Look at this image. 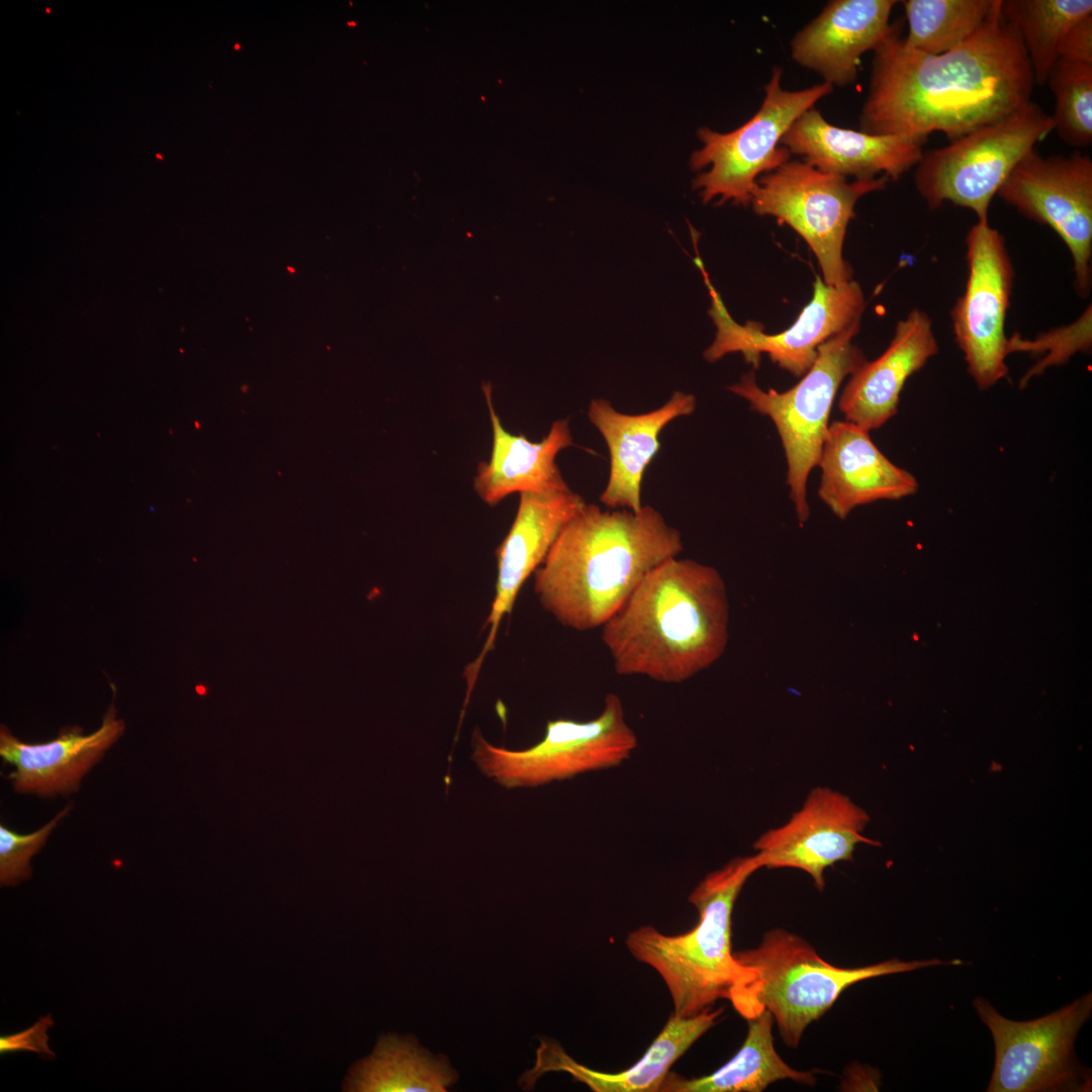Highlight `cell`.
<instances>
[{
  "instance_id": "6da1fadb",
  "label": "cell",
  "mask_w": 1092,
  "mask_h": 1092,
  "mask_svg": "<svg viewBox=\"0 0 1092 1092\" xmlns=\"http://www.w3.org/2000/svg\"><path fill=\"white\" fill-rule=\"evenodd\" d=\"M1033 72L1001 0L981 28L959 47L928 55L907 48L894 28L874 52L861 131L952 142L1031 101Z\"/></svg>"
},
{
  "instance_id": "7a4b0ae2",
  "label": "cell",
  "mask_w": 1092,
  "mask_h": 1092,
  "mask_svg": "<svg viewBox=\"0 0 1092 1092\" xmlns=\"http://www.w3.org/2000/svg\"><path fill=\"white\" fill-rule=\"evenodd\" d=\"M682 547L680 533L650 506L632 512L585 504L534 572V590L563 626L602 628L642 579Z\"/></svg>"
},
{
  "instance_id": "3957f363",
  "label": "cell",
  "mask_w": 1092,
  "mask_h": 1092,
  "mask_svg": "<svg viewBox=\"0 0 1092 1092\" xmlns=\"http://www.w3.org/2000/svg\"><path fill=\"white\" fill-rule=\"evenodd\" d=\"M729 603L712 566L669 558L653 568L602 626L617 674L686 681L718 660L728 642Z\"/></svg>"
},
{
  "instance_id": "277c9868",
  "label": "cell",
  "mask_w": 1092,
  "mask_h": 1092,
  "mask_svg": "<svg viewBox=\"0 0 1092 1092\" xmlns=\"http://www.w3.org/2000/svg\"><path fill=\"white\" fill-rule=\"evenodd\" d=\"M762 867L757 853L735 857L709 873L692 891L689 902L699 912L690 931L666 935L650 925L631 931L626 945L639 962L663 979L672 999V1015L692 1017L710 1011L752 979L731 947L732 912L747 879Z\"/></svg>"
},
{
  "instance_id": "5b68a950",
  "label": "cell",
  "mask_w": 1092,
  "mask_h": 1092,
  "mask_svg": "<svg viewBox=\"0 0 1092 1092\" xmlns=\"http://www.w3.org/2000/svg\"><path fill=\"white\" fill-rule=\"evenodd\" d=\"M733 954L752 972V979L731 994L733 1007L747 1020L767 1010L783 1041L792 1049L799 1045L807 1026L827 1012L848 987L876 977L962 964L960 960L891 959L840 968L823 960L806 939L782 928L765 932L756 947Z\"/></svg>"
},
{
  "instance_id": "8992f818",
  "label": "cell",
  "mask_w": 1092,
  "mask_h": 1092,
  "mask_svg": "<svg viewBox=\"0 0 1092 1092\" xmlns=\"http://www.w3.org/2000/svg\"><path fill=\"white\" fill-rule=\"evenodd\" d=\"M859 329L857 321L821 344L813 365L786 391L761 389L754 371L728 386L775 424L785 451L790 497L801 524L810 514L807 480L818 465L836 393L843 379L867 361L852 343Z\"/></svg>"
},
{
  "instance_id": "52a82bcc",
  "label": "cell",
  "mask_w": 1092,
  "mask_h": 1092,
  "mask_svg": "<svg viewBox=\"0 0 1092 1092\" xmlns=\"http://www.w3.org/2000/svg\"><path fill=\"white\" fill-rule=\"evenodd\" d=\"M1052 130V115L1030 101L942 148L923 152L914 175L916 189L930 209L951 202L972 210L978 220L988 219L1009 174Z\"/></svg>"
},
{
  "instance_id": "ba28073f",
  "label": "cell",
  "mask_w": 1092,
  "mask_h": 1092,
  "mask_svg": "<svg viewBox=\"0 0 1092 1092\" xmlns=\"http://www.w3.org/2000/svg\"><path fill=\"white\" fill-rule=\"evenodd\" d=\"M782 74L780 67L774 68L760 107L745 123L725 133L699 130L703 147L693 153L690 165L694 170L709 167L693 181L704 203L718 198L717 205L732 201L748 206L760 175L790 161L791 153L780 146L790 126L833 90L826 82L785 90Z\"/></svg>"
},
{
  "instance_id": "9c48e42d",
  "label": "cell",
  "mask_w": 1092,
  "mask_h": 1092,
  "mask_svg": "<svg viewBox=\"0 0 1092 1092\" xmlns=\"http://www.w3.org/2000/svg\"><path fill=\"white\" fill-rule=\"evenodd\" d=\"M637 744L621 699L610 693L597 718L548 721L542 740L523 750L494 746L475 730L471 758L505 788H536L616 767L631 757Z\"/></svg>"
},
{
  "instance_id": "30bf717a",
  "label": "cell",
  "mask_w": 1092,
  "mask_h": 1092,
  "mask_svg": "<svg viewBox=\"0 0 1092 1092\" xmlns=\"http://www.w3.org/2000/svg\"><path fill=\"white\" fill-rule=\"evenodd\" d=\"M889 178L848 182L804 161H788L757 179L750 204L757 215H770L799 234L815 255L826 285L837 288L852 280L843 258V243L856 202L885 189Z\"/></svg>"
},
{
  "instance_id": "8fae6325",
  "label": "cell",
  "mask_w": 1092,
  "mask_h": 1092,
  "mask_svg": "<svg viewBox=\"0 0 1092 1092\" xmlns=\"http://www.w3.org/2000/svg\"><path fill=\"white\" fill-rule=\"evenodd\" d=\"M695 265L700 269L708 288L711 316L717 331L713 343L705 350L704 358L714 363L730 353H740L744 361L758 368L760 355L766 354L781 369L802 377L813 365L818 347L857 321L866 307L860 285L851 280L841 287H831L817 276L812 299L788 329L766 334L759 325L736 323L727 310L698 250Z\"/></svg>"
},
{
  "instance_id": "7c38bea8",
  "label": "cell",
  "mask_w": 1092,
  "mask_h": 1092,
  "mask_svg": "<svg viewBox=\"0 0 1092 1092\" xmlns=\"http://www.w3.org/2000/svg\"><path fill=\"white\" fill-rule=\"evenodd\" d=\"M974 1007L995 1043V1066L987 1091L1087 1090L1090 1078L1076 1062L1074 1042L1090 1017L1091 993L1030 1021L1007 1019L984 998H976Z\"/></svg>"
},
{
  "instance_id": "4fadbf2b",
  "label": "cell",
  "mask_w": 1092,
  "mask_h": 1092,
  "mask_svg": "<svg viewBox=\"0 0 1092 1092\" xmlns=\"http://www.w3.org/2000/svg\"><path fill=\"white\" fill-rule=\"evenodd\" d=\"M965 243L968 278L951 308V324L968 372L987 389L1008 374L1005 322L1014 268L1003 235L988 219L977 220Z\"/></svg>"
},
{
  "instance_id": "5bb4252c",
  "label": "cell",
  "mask_w": 1092,
  "mask_h": 1092,
  "mask_svg": "<svg viewBox=\"0 0 1092 1092\" xmlns=\"http://www.w3.org/2000/svg\"><path fill=\"white\" fill-rule=\"evenodd\" d=\"M997 195L1021 215L1050 226L1066 244L1081 298L1092 288V159L1079 152L1044 157L1030 150Z\"/></svg>"
},
{
  "instance_id": "9a60e30c",
  "label": "cell",
  "mask_w": 1092,
  "mask_h": 1092,
  "mask_svg": "<svg viewBox=\"0 0 1092 1092\" xmlns=\"http://www.w3.org/2000/svg\"><path fill=\"white\" fill-rule=\"evenodd\" d=\"M869 815L847 796L827 787L813 789L787 823L754 842L762 867L804 871L823 891L824 871L852 860L858 843L879 845L862 835Z\"/></svg>"
},
{
  "instance_id": "2e32d148",
  "label": "cell",
  "mask_w": 1092,
  "mask_h": 1092,
  "mask_svg": "<svg viewBox=\"0 0 1092 1092\" xmlns=\"http://www.w3.org/2000/svg\"><path fill=\"white\" fill-rule=\"evenodd\" d=\"M585 504L567 483L520 493L515 520L495 551V594L483 626L489 627V633L472 664L470 679L474 680L483 655L493 646L499 623L512 612L523 583L540 567L565 525Z\"/></svg>"
},
{
  "instance_id": "e0dca14e",
  "label": "cell",
  "mask_w": 1092,
  "mask_h": 1092,
  "mask_svg": "<svg viewBox=\"0 0 1092 1092\" xmlns=\"http://www.w3.org/2000/svg\"><path fill=\"white\" fill-rule=\"evenodd\" d=\"M926 141L904 135L871 134L841 128L825 120L815 107L798 117L782 139L791 155L812 167L855 180L882 174L898 180L916 166Z\"/></svg>"
},
{
  "instance_id": "ac0fdd59",
  "label": "cell",
  "mask_w": 1092,
  "mask_h": 1092,
  "mask_svg": "<svg viewBox=\"0 0 1092 1092\" xmlns=\"http://www.w3.org/2000/svg\"><path fill=\"white\" fill-rule=\"evenodd\" d=\"M817 466L818 495L839 519L858 506L901 499L918 488L916 478L891 462L869 431L846 420L829 425Z\"/></svg>"
},
{
  "instance_id": "d6986e66",
  "label": "cell",
  "mask_w": 1092,
  "mask_h": 1092,
  "mask_svg": "<svg viewBox=\"0 0 1092 1092\" xmlns=\"http://www.w3.org/2000/svg\"><path fill=\"white\" fill-rule=\"evenodd\" d=\"M894 0H832L791 41L795 62L820 74L823 82L846 86L857 77L860 58L890 35Z\"/></svg>"
},
{
  "instance_id": "ffe728a7",
  "label": "cell",
  "mask_w": 1092,
  "mask_h": 1092,
  "mask_svg": "<svg viewBox=\"0 0 1092 1092\" xmlns=\"http://www.w3.org/2000/svg\"><path fill=\"white\" fill-rule=\"evenodd\" d=\"M125 724L116 718L111 703L101 726L84 734L77 726L63 728L48 742L26 743L1 725L0 755L14 769L7 776L16 793L46 798L78 791L82 778L123 734Z\"/></svg>"
},
{
  "instance_id": "44dd1931",
  "label": "cell",
  "mask_w": 1092,
  "mask_h": 1092,
  "mask_svg": "<svg viewBox=\"0 0 1092 1092\" xmlns=\"http://www.w3.org/2000/svg\"><path fill=\"white\" fill-rule=\"evenodd\" d=\"M937 353L931 318L912 309L897 323L888 348L849 376L838 400L844 420L869 432L881 428L896 415L907 379Z\"/></svg>"
},
{
  "instance_id": "7402d4cb",
  "label": "cell",
  "mask_w": 1092,
  "mask_h": 1092,
  "mask_svg": "<svg viewBox=\"0 0 1092 1092\" xmlns=\"http://www.w3.org/2000/svg\"><path fill=\"white\" fill-rule=\"evenodd\" d=\"M696 408L693 394L675 391L660 407L639 415H627L604 398L593 399L587 416L603 436L610 453V475L600 500L609 509L638 512L645 469L657 454L658 436L663 428Z\"/></svg>"
},
{
  "instance_id": "603a6c76",
  "label": "cell",
  "mask_w": 1092,
  "mask_h": 1092,
  "mask_svg": "<svg viewBox=\"0 0 1092 1092\" xmlns=\"http://www.w3.org/2000/svg\"><path fill=\"white\" fill-rule=\"evenodd\" d=\"M723 1009L692 1017L671 1014L644 1056L632 1067L618 1073L595 1071L574 1061L555 1040L542 1038L535 1066L520 1078L523 1089L534 1087L548 1072H566L595 1092H657L679 1059L705 1032L713 1027Z\"/></svg>"
},
{
  "instance_id": "cb8c5ba5",
  "label": "cell",
  "mask_w": 1092,
  "mask_h": 1092,
  "mask_svg": "<svg viewBox=\"0 0 1092 1092\" xmlns=\"http://www.w3.org/2000/svg\"><path fill=\"white\" fill-rule=\"evenodd\" d=\"M491 389L489 382L482 383L492 428V448L488 461L477 466L473 485L478 496L485 504L495 506L515 492L565 484L556 457L561 450L574 445L569 421H554L540 442L514 435L503 427L492 404Z\"/></svg>"
},
{
  "instance_id": "d4e9b609",
  "label": "cell",
  "mask_w": 1092,
  "mask_h": 1092,
  "mask_svg": "<svg viewBox=\"0 0 1092 1092\" xmlns=\"http://www.w3.org/2000/svg\"><path fill=\"white\" fill-rule=\"evenodd\" d=\"M747 1021L743 1044L724 1066L710 1075L692 1079L668 1073L660 1091L761 1092L770 1084L787 1079L809 1086L816 1083L815 1071L795 1070L776 1052L775 1021L767 1010Z\"/></svg>"
},
{
  "instance_id": "484cf974",
  "label": "cell",
  "mask_w": 1092,
  "mask_h": 1092,
  "mask_svg": "<svg viewBox=\"0 0 1092 1092\" xmlns=\"http://www.w3.org/2000/svg\"><path fill=\"white\" fill-rule=\"evenodd\" d=\"M443 1055L435 1056L414 1036L382 1035L373 1053L349 1071L345 1091L442 1092L458 1080Z\"/></svg>"
},
{
  "instance_id": "4316f807",
  "label": "cell",
  "mask_w": 1092,
  "mask_h": 1092,
  "mask_svg": "<svg viewBox=\"0 0 1092 1092\" xmlns=\"http://www.w3.org/2000/svg\"><path fill=\"white\" fill-rule=\"evenodd\" d=\"M1003 18L1017 31L1040 87L1073 29L1092 15L1091 0H1001Z\"/></svg>"
},
{
  "instance_id": "83f0119b",
  "label": "cell",
  "mask_w": 1092,
  "mask_h": 1092,
  "mask_svg": "<svg viewBox=\"0 0 1092 1092\" xmlns=\"http://www.w3.org/2000/svg\"><path fill=\"white\" fill-rule=\"evenodd\" d=\"M996 0H905L908 23L904 44L914 51L940 55L973 36L984 24Z\"/></svg>"
},
{
  "instance_id": "f1b7e54d",
  "label": "cell",
  "mask_w": 1092,
  "mask_h": 1092,
  "mask_svg": "<svg viewBox=\"0 0 1092 1092\" xmlns=\"http://www.w3.org/2000/svg\"><path fill=\"white\" fill-rule=\"evenodd\" d=\"M1046 84L1055 98L1054 129L1075 148L1092 144V62L1060 58Z\"/></svg>"
},
{
  "instance_id": "f546056e",
  "label": "cell",
  "mask_w": 1092,
  "mask_h": 1092,
  "mask_svg": "<svg viewBox=\"0 0 1092 1092\" xmlns=\"http://www.w3.org/2000/svg\"><path fill=\"white\" fill-rule=\"evenodd\" d=\"M1092 306L1089 304L1082 314L1072 324L1058 327L1036 335L1033 339L1022 338L1018 333L1008 338V354L1029 353L1040 355L1021 377L1019 387L1023 388L1035 376L1048 368L1066 364L1075 354L1089 353L1092 348Z\"/></svg>"
},
{
  "instance_id": "4dcf8cb0",
  "label": "cell",
  "mask_w": 1092,
  "mask_h": 1092,
  "mask_svg": "<svg viewBox=\"0 0 1092 1092\" xmlns=\"http://www.w3.org/2000/svg\"><path fill=\"white\" fill-rule=\"evenodd\" d=\"M67 805L50 822L38 830L17 833L7 826L0 825V883L1 886H16L30 878V859L46 844L58 822L71 810Z\"/></svg>"
},
{
  "instance_id": "1f68e13d",
  "label": "cell",
  "mask_w": 1092,
  "mask_h": 1092,
  "mask_svg": "<svg viewBox=\"0 0 1092 1092\" xmlns=\"http://www.w3.org/2000/svg\"><path fill=\"white\" fill-rule=\"evenodd\" d=\"M53 1025V1017L51 1015H47L39 1017L33 1025L20 1032L8 1035H1V1055L27 1051L54 1058L55 1053L50 1049L48 1043V1030Z\"/></svg>"
}]
</instances>
